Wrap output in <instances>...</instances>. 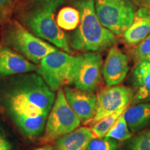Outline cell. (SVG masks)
Wrapping results in <instances>:
<instances>
[{
    "mask_svg": "<svg viewBox=\"0 0 150 150\" xmlns=\"http://www.w3.org/2000/svg\"><path fill=\"white\" fill-rule=\"evenodd\" d=\"M66 0H29L20 11L22 25L37 37L67 53H72L70 42L58 26L55 14Z\"/></svg>",
    "mask_w": 150,
    "mask_h": 150,
    "instance_id": "6da1fadb",
    "label": "cell"
},
{
    "mask_svg": "<svg viewBox=\"0 0 150 150\" xmlns=\"http://www.w3.org/2000/svg\"><path fill=\"white\" fill-rule=\"evenodd\" d=\"M80 13V22L70 38L72 48L84 52L103 51L113 45L115 35L105 28L95 11V0H73Z\"/></svg>",
    "mask_w": 150,
    "mask_h": 150,
    "instance_id": "7a4b0ae2",
    "label": "cell"
},
{
    "mask_svg": "<svg viewBox=\"0 0 150 150\" xmlns=\"http://www.w3.org/2000/svg\"><path fill=\"white\" fill-rule=\"evenodd\" d=\"M4 104L17 127L29 138L45 131L48 114L27 97L7 85L4 91Z\"/></svg>",
    "mask_w": 150,
    "mask_h": 150,
    "instance_id": "3957f363",
    "label": "cell"
},
{
    "mask_svg": "<svg viewBox=\"0 0 150 150\" xmlns=\"http://www.w3.org/2000/svg\"><path fill=\"white\" fill-rule=\"evenodd\" d=\"M5 42L35 65L40 64L41 60L57 50L17 21L11 24L6 33Z\"/></svg>",
    "mask_w": 150,
    "mask_h": 150,
    "instance_id": "277c9868",
    "label": "cell"
},
{
    "mask_svg": "<svg viewBox=\"0 0 150 150\" xmlns=\"http://www.w3.org/2000/svg\"><path fill=\"white\" fill-rule=\"evenodd\" d=\"M95 7L99 21L115 35L124 34L137 11L133 0H95Z\"/></svg>",
    "mask_w": 150,
    "mask_h": 150,
    "instance_id": "5b68a950",
    "label": "cell"
},
{
    "mask_svg": "<svg viewBox=\"0 0 150 150\" xmlns=\"http://www.w3.org/2000/svg\"><path fill=\"white\" fill-rule=\"evenodd\" d=\"M81 122L67 102L64 91L60 89L47 119L43 139L46 142L57 140L79 127Z\"/></svg>",
    "mask_w": 150,
    "mask_h": 150,
    "instance_id": "8992f818",
    "label": "cell"
},
{
    "mask_svg": "<svg viewBox=\"0 0 150 150\" xmlns=\"http://www.w3.org/2000/svg\"><path fill=\"white\" fill-rule=\"evenodd\" d=\"M74 56L64 51L52 52L41 60L37 73L52 91L71 85Z\"/></svg>",
    "mask_w": 150,
    "mask_h": 150,
    "instance_id": "52a82bcc",
    "label": "cell"
},
{
    "mask_svg": "<svg viewBox=\"0 0 150 150\" xmlns=\"http://www.w3.org/2000/svg\"><path fill=\"white\" fill-rule=\"evenodd\" d=\"M102 65L99 52H86L74 56L71 85L80 91L93 93L102 80Z\"/></svg>",
    "mask_w": 150,
    "mask_h": 150,
    "instance_id": "ba28073f",
    "label": "cell"
},
{
    "mask_svg": "<svg viewBox=\"0 0 150 150\" xmlns=\"http://www.w3.org/2000/svg\"><path fill=\"white\" fill-rule=\"evenodd\" d=\"M134 91L124 86H114L101 90L97 96L95 115L89 122L94 125L102 118L126 109L132 102Z\"/></svg>",
    "mask_w": 150,
    "mask_h": 150,
    "instance_id": "9c48e42d",
    "label": "cell"
},
{
    "mask_svg": "<svg viewBox=\"0 0 150 150\" xmlns=\"http://www.w3.org/2000/svg\"><path fill=\"white\" fill-rule=\"evenodd\" d=\"M128 56L116 47H111L103 65L102 74L106 86H117L129 72Z\"/></svg>",
    "mask_w": 150,
    "mask_h": 150,
    "instance_id": "30bf717a",
    "label": "cell"
},
{
    "mask_svg": "<svg viewBox=\"0 0 150 150\" xmlns=\"http://www.w3.org/2000/svg\"><path fill=\"white\" fill-rule=\"evenodd\" d=\"M64 93L71 108L81 121L90 122L93 119L96 111V95L69 86H65Z\"/></svg>",
    "mask_w": 150,
    "mask_h": 150,
    "instance_id": "8fae6325",
    "label": "cell"
},
{
    "mask_svg": "<svg viewBox=\"0 0 150 150\" xmlns=\"http://www.w3.org/2000/svg\"><path fill=\"white\" fill-rule=\"evenodd\" d=\"M38 67L22 54L0 45V77L37 71Z\"/></svg>",
    "mask_w": 150,
    "mask_h": 150,
    "instance_id": "7c38bea8",
    "label": "cell"
},
{
    "mask_svg": "<svg viewBox=\"0 0 150 150\" xmlns=\"http://www.w3.org/2000/svg\"><path fill=\"white\" fill-rule=\"evenodd\" d=\"M150 33V9L140 8L137 10L131 26L124 33L125 42L129 46H135Z\"/></svg>",
    "mask_w": 150,
    "mask_h": 150,
    "instance_id": "4fadbf2b",
    "label": "cell"
},
{
    "mask_svg": "<svg viewBox=\"0 0 150 150\" xmlns=\"http://www.w3.org/2000/svg\"><path fill=\"white\" fill-rule=\"evenodd\" d=\"M94 138L91 129L78 127L72 132L60 137L55 142V150H88L91 140Z\"/></svg>",
    "mask_w": 150,
    "mask_h": 150,
    "instance_id": "5bb4252c",
    "label": "cell"
},
{
    "mask_svg": "<svg viewBox=\"0 0 150 150\" xmlns=\"http://www.w3.org/2000/svg\"><path fill=\"white\" fill-rule=\"evenodd\" d=\"M123 115L131 133L150 129V103L132 105L125 109Z\"/></svg>",
    "mask_w": 150,
    "mask_h": 150,
    "instance_id": "9a60e30c",
    "label": "cell"
},
{
    "mask_svg": "<svg viewBox=\"0 0 150 150\" xmlns=\"http://www.w3.org/2000/svg\"><path fill=\"white\" fill-rule=\"evenodd\" d=\"M133 84L136 88L132 103L150 101V62L145 61L137 63L133 70Z\"/></svg>",
    "mask_w": 150,
    "mask_h": 150,
    "instance_id": "2e32d148",
    "label": "cell"
},
{
    "mask_svg": "<svg viewBox=\"0 0 150 150\" xmlns=\"http://www.w3.org/2000/svg\"><path fill=\"white\" fill-rule=\"evenodd\" d=\"M80 22V13L74 6H64L60 9L56 18V23L66 31L76 29Z\"/></svg>",
    "mask_w": 150,
    "mask_h": 150,
    "instance_id": "e0dca14e",
    "label": "cell"
},
{
    "mask_svg": "<svg viewBox=\"0 0 150 150\" xmlns=\"http://www.w3.org/2000/svg\"><path fill=\"white\" fill-rule=\"evenodd\" d=\"M125 110V109L121 110L115 113L106 116L94 124L91 129L94 138H101L106 136L117 118L123 113Z\"/></svg>",
    "mask_w": 150,
    "mask_h": 150,
    "instance_id": "ac0fdd59",
    "label": "cell"
},
{
    "mask_svg": "<svg viewBox=\"0 0 150 150\" xmlns=\"http://www.w3.org/2000/svg\"><path fill=\"white\" fill-rule=\"evenodd\" d=\"M131 131L129 129L123 113L117 120L105 137L112 138L117 141H127L131 137Z\"/></svg>",
    "mask_w": 150,
    "mask_h": 150,
    "instance_id": "d6986e66",
    "label": "cell"
},
{
    "mask_svg": "<svg viewBox=\"0 0 150 150\" xmlns=\"http://www.w3.org/2000/svg\"><path fill=\"white\" fill-rule=\"evenodd\" d=\"M125 145V150H150V129L131 136Z\"/></svg>",
    "mask_w": 150,
    "mask_h": 150,
    "instance_id": "ffe728a7",
    "label": "cell"
},
{
    "mask_svg": "<svg viewBox=\"0 0 150 150\" xmlns=\"http://www.w3.org/2000/svg\"><path fill=\"white\" fill-rule=\"evenodd\" d=\"M119 143L112 138H93L90 142L88 150H119Z\"/></svg>",
    "mask_w": 150,
    "mask_h": 150,
    "instance_id": "44dd1931",
    "label": "cell"
},
{
    "mask_svg": "<svg viewBox=\"0 0 150 150\" xmlns=\"http://www.w3.org/2000/svg\"><path fill=\"white\" fill-rule=\"evenodd\" d=\"M134 58L137 63L149 61L150 59V33L137 45L134 51Z\"/></svg>",
    "mask_w": 150,
    "mask_h": 150,
    "instance_id": "7402d4cb",
    "label": "cell"
},
{
    "mask_svg": "<svg viewBox=\"0 0 150 150\" xmlns=\"http://www.w3.org/2000/svg\"><path fill=\"white\" fill-rule=\"evenodd\" d=\"M136 6H138L140 8H147L150 9V0H133Z\"/></svg>",
    "mask_w": 150,
    "mask_h": 150,
    "instance_id": "603a6c76",
    "label": "cell"
},
{
    "mask_svg": "<svg viewBox=\"0 0 150 150\" xmlns=\"http://www.w3.org/2000/svg\"><path fill=\"white\" fill-rule=\"evenodd\" d=\"M14 1L15 0H0V11L6 8Z\"/></svg>",
    "mask_w": 150,
    "mask_h": 150,
    "instance_id": "cb8c5ba5",
    "label": "cell"
},
{
    "mask_svg": "<svg viewBox=\"0 0 150 150\" xmlns=\"http://www.w3.org/2000/svg\"><path fill=\"white\" fill-rule=\"evenodd\" d=\"M0 150H11V147L9 142L4 144V145L0 146Z\"/></svg>",
    "mask_w": 150,
    "mask_h": 150,
    "instance_id": "d4e9b609",
    "label": "cell"
},
{
    "mask_svg": "<svg viewBox=\"0 0 150 150\" xmlns=\"http://www.w3.org/2000/svg\"><path fill=\"white\" fill-rule=\"evenodd\" d=\"M7 142H8L7 141V140L4 138V136H3V134L0 132V146L4 145V144L7 143Z\"/></svg>",
    "mask_w": 150,
    "mask_h": 150,
    "instance_id": "484cf974",
    "label": "cell"
},
{
    "mask_svg": "<svg viewBox=\"0 0 150 150\" xmlns=\"http://www.w3.org/2000/svg\"><path fill=\"white\" fill-rule=\"evenodd\" d=\"M33 150H52L51 148L48 147H40V148H38V149H33Z\"/></svg>",
    "mask_w": 150,
    "mask_h": 150,
    "instance_id": "4316f807",
    "label": "cell"
},
{
    "mask_svg": "<svg viewBox=\"0 0 150 150\" xmlns=\"http://www.w3.org/2000/svg\"><path fill=\"white\" fill-rule=\"evenodd\" d=\"M149 61V62H150V59H149V61Z\"/></svg>",
    "mask_w": 150,
    "mask_h": 150,
    "instance_id": "83f0119b",
    "label": "cell"
}]
</instances>
